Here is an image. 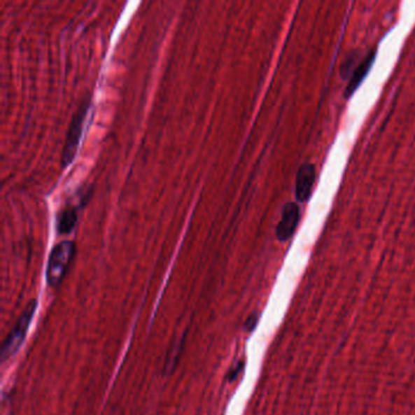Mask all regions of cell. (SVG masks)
<instances>
[{"label":"cell","instance_id":"cell-5","mask_svg":"<svg viewBox=\"0 0 415 415\" xmlns=\"http://www.w3.org/2000/svg\"><path fill=\"white\" fill-rule=\"evenodd\" d=\"M316 182V168L312 164H304L300 167L296 177V199L299 202H307L312 195Z\"/></svg>","mask_w":415,"mask_h":415},{"label":"cell","instance_id":"cell-10","mask_svg":"<svg viewBox=\"0 0 415 415\" xmlns=\"http://www.w3.org/2000/svg\"><path fill=\"white\" fill-rule=\"evenodd\" d=\"M243 362H240V363L237 364V365H235V369H233V370H232V372L228 374L229 381H234L235 379L238 378V375L240 374V372L243 370Z\"/></svg>","mask_w":415,"mask_h":415},{"label":"cell","instance_id":"cell-7","mask_svg":"<svg viewBox=\"0 0 415 415\" xmlns=\"http://www.w3.org/2000/svg\"><path fill=\"white\" fill-rule=\"evenodd\" d=\"M77 223V211L73 207H66L57 216V232L61 235L70 234Z\"/></svg>","mask_w":415,"mask_h":415},{"label":"cell","instance_id":"cell-3","mask_svg":"<svg viewBox=\"0 0 415 415\" xmlns=\"http://www.w3.org/2000/svg\"><path fill=\"white\" fill-rule=\"evenodd\" d=\"M88 111L89 99L88 100H84L83 103L80 104V108L76 111L75 116L72 117V121H71L69 131H67V136H66L62 156H61V166H62V168L70 166L75 160L77 150H78V145H80V136L83 133L84 121H85V116H87V112Z\"/></svg>","mask_w":415,"mask_h":415},{"label":"cell","instance_id":"cell-4","mask_svg":"<svg viewBox=\"0 0 415 415\" xmlns=\"http://www.w3.org/2000/svg\"><path fill=\"white\" fill-rule=\"evenodd\" d=\"M300 222V207L295 202L286 204L281 213V220H280L278 227H276V238L281 243L288 241L289 239L293 238L295 230L297 228V224Z\"/></svg>","mask_w":415,"mask_h":415},{"label":"cell","instance_id":"cell-1","mask_svg":"<svg viewBox=\"0 0 415 415\" xmlns=\"http://www.w3.org/2000/svg\"><path fill=\"white\" fill-rule=\"evenodd\" d=\"M76 255V245L72 241H62L54 246L47 267V283L52 288L60 286L65 279L71 262Z\"/></svg>","mask_w":415,"mask_h":415},{"label":"cell","instance_id":"cell-8","mask_svg":"<svg viewBox=\"0 0 415 415\" xmlns=\"http://www.w3.org/2000/svg\"><path fill=\"white\" fill-rule=\"evenodd\" d=\"M183 341H184V336H183L182 339L177 340L176 345H173L172 349L169 351V353H168L167 360H166V363H164V370L168 374L172 373L174 368L177 367L178 360L181 357V352H182Z\"/></svg>","mask_w":415,"mask_h":415},{"label":"cell","instance_id":"cell-2","mask_svg":"<svg viewBox=\"0 0 415 415\" xmlns=\"http://www.w3.org/2000/svg\"><path fill=\"white\" fill-rule=\"evenodd\" d=\"M36 311H37V301L32 300L28 302L24 312L17 319V322L15 323L13 330L9 332V335L6 336V339L3 342V347H1V360L3 362L9 360L13 356L17 353V351L20 350V347L24 344V339H26L28 329H29Z\"/></svg>","mask_w":415,"mask_h":415},{"label":"cell","instance_id":"cell-9","mask_svg":"<svg viewBox=\"0 0 415 415\" xmlns=\"http://www.w3.org/2000/svg\"><path fill=\"white\" fill-rule=\"evenodd\" d=\"M257 322H258V317L257 316H251V317H248V321L245 323V330L246 332H253L255 330V328H256Z\"/></svg>","mask_w":415,"mask_h":415},{"label":"cell","instance_id":"cell-6","mask_svg":"<svg viewBox=\"0 0 415 415\" xmlns=\"http://www.w3.org/2000/svg\"><path fill=\"white\" fill-rule=\"evenodd\" d=\"M375 56H377V52L372 50L357 65L356 70L353 71V73L351 76L350 82L347 84V88H346L345 92L346 98H351L356 90L358 89L360 84L363 83L364 78L368 76L369 71H370L372 66H373L374 61H375Z\"/></svg>","mask_w":415,"mask_h":415}]
</instances>
